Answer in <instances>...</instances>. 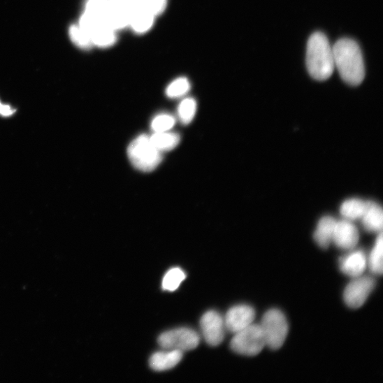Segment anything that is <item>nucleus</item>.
<instances>
[{
    "label": "nucleus",
    "mask_w": 383,
    "mask_h": 383,
    "mask_svg": "<svg viewBox=\"0 0 383 383\" xmlns=\"http://www.w3.org/2000/svg\"><path fill=\"white\" fill-rule=\"evenodd\" d=\"M335 68L347 84L357 86L365 78L363 58L358 43L352 39L342 38L333 46Z\"/></svg>",
    "instance_id": "f257e3e1"
},
{
    "label": "nucleus",
    "mask_w": 383,
    "mask_h": 383,
    "mask_svg": "<svg viewBox=\"0 0 383 383\" xmlns=\"http://www.w3.org/2000/svg\"><path fill=\"white\" fill-rule=\"evenodd\" d=\"M306 63L309 73L317 80H326L332 75L335 68L333 47L323 33L316 32L310 36Z\"/></svg>",
    "instance_id": "f03ea898"
},
{
    "label": "nucleus",
    "mask_w": 383,
    "mask_h": 383,
    "mask_svg": "<svg viewBox=\"0 0 383 383\" xmlns=\"http://www.w3.org/2000/svg\"><path fill=\"white\" fill-rule=\"evenodd\" d=\"M128 157L138 170L150 173L154 171L162 161V154L147 135H140L133 140L128 148Z\"/></svg>",
    "instance_id": "7ed1b4c3"
},
{
    "label": "nucleus",
    "mask_w": 383,
    "mask_h": 383,
    "mask_svg": "<svg viewBox=\"0 0 383 383\" xmlns=\"http://www.w3.org/2000/svg\"><path fill=\"white\" fill-rule=\"evenodd\" d=\"M260 326L266 346L272 350L280 349L289 330V323L284 315L279 310H270L263 317Z\"/></svg>",
    "instance_id": "20e7f679"
},
{
    "label": "nucleus",
    "mask_w": 383,
    "mask_h": 383,
    "mask_svg": "<svg viewBox=\"0 0 383 383\" xmlns=\"http://www.w3.org/2000/svg\"><path fill=\"white\" fill-rule=\"evenodd\" d=\"M266 346L260 324H251L235 333L231 342V349L238 354L254 356L259 355Z\"/></svg>",
    "instance_id": "39448f33"
},
{
    "label": "nucleus",
    "mask_w": 383,
    "mask_h": 383,
    "mask_svg": "<svg viewBox=\"0 0 383 383\" xmlns=\"http://www.w3.org/2000/svg\"><path fill=\"white\" fill-rule=\"evenodd\" d=\"M199 334L189 328H179L164 332L159 338L160 347L166 350L182 352L195 349L200 344Z\"/></svg>",
    "instance_id": "423d86ee"
},
{
    "label": "nucleus",
    "mask_w": 383,
    "mask_h": 383,
    "mask_svg": "<svg viewBox=\"0 0 383 383\" xmlns=\"http://www.w3.org/2000/svg\"><path fill=\"white\" fill-rule=\"evenodd\" d=\"M375 286V280L370 277H355L346 287L344 300L346 305L352 309L363 305Z\"/></svg>",
    "instance_id": "0eeeda50"
},
{
    "label": "nucleus",
    "mask_w": 383,
    "mask_h": 383,
    "mask_svg": "<svg viewBox=\"0 0 383 383\" xmlns=\"http://www.w3.org/2000/svg\"><path fill=\"white\" fill-rule=\"evenodd\" d=\"M201 326L206 342L211 347H217L224 339V318L216 311H208L201 318Z\"/></svg>",
    "instance_id": "6e6552de"
},
{
    "label": "nucleus",
    "mask_w": 383,
    "mask_h": 383,
    "mask_svg": "<svg viewBox=\"0 0 383 383\" xmlns=\"http://www.w3.org/2000/svg\"><path fill=\"white\" fill-rule=\"evenodd\" d=\"M131 8L122 0H108L101 15L105 23L115 31L129 26Z\"/></svg>",
    "instance_id": "1a4fd4ad"
},
{
    "label": "nucleus",
    "mask_w": 383,
    "mask_h": 383,
    "mask_svg": "<svg viewBox=\"0 0 383 383\" xmlns=\"http://www.w3.org/2000/svg\"><path fill=\"white\" fill-rule=\"evenodd\" d=\"M255 317L256 312L252 307L246 305L234 306L229 310L224 319L225 328L236 333L252 324Z\"/></svg>",
    "instance_id": "9d476101"
},
{
    "label": "nucleus",
    "mask_w": 383,
    "mask_h": 383,
    "mask_svg": "<svg viewBox=\"0 0 383 383\" xmlns=\"http://www.w3.org/2000/svg\"><path fill=\"white\" fill-rule=\"evenodd\" d=\"M359 241V232L353 222L342 219L335 225L333 240L338 247L350 250L356 247Z\"/></svg>",
    "instance_id": "9b49d317"
},
{
    "label": "nucleus",
    "mask_w": 383,
    "mask_h": 383,
    "mask_svg": "<svg viewBox=\"0 0 383 383\" xmlns=\"http://www.w3.org/2000/svg\"><path fill=\"white\" fill-rule=\"evenodd\" d=\"M368 261L365 253L361 250L352 252L340 259L341 271L350 277H357L365 271Z\"/></svg>",
    "instance_id": "f8f14e48"
},
{
    "label": "nucleus",
    "mask_w": 383,
    "mask_h": 383,
    "mask_svg": "<svg viewBox=\"0 0 383 383\" xmlns=\"http://www.w3.org/2000/svg\"><path fill=\"white\" fill-rule=\"evenodd\" d=\"M154 17L145 4H140L131 9L129 26L138 34L145 33L152 27Z\"/></svg>",
    "instance_id": "ddd939ff"
},
{
    "label": "nucleus",
    "mask_w": 383,
    "mask_h": 383,
    "mask_svg": "<svg viewBox=\"0 0 383 383\" xmlns=\"http://www.w3.org/2000/svg\"><path fill=\"white\" fill-rule=\"evenodd\" d=\"M183 352L167 350L154 354L150 359V366L156 371H165L175 367L182 360Z\"/></svg>",
    "instance_id": "4468645a"
},
{
    "label": "nucleus",
    "mask_w": 383,
    "mask_h": 383,
    "mask_svg": "<svg viewBox=\"0 0 383 383\" xmlns=\"http://www.w3.org/2000/svg\"><path fill=\"white\" fill-rule=\"evenodd\" d=\"M337 221L332 217L326 216L318 222L314 233V238L319 247L326 250L330 246Z\"/></svg>",
    "instance_id": "2eb2a0df"
},
{
    "label": "nucleus",
    "mask_w": 383,
    "mask_h": 383,
    "mask_svg": "<svg viewBox=\"0 0 383 383\" xmlns=\"http://www.w3.org/2000/svg\"><path fill=\"white\" fill-rule=\"evenodd\" d=\"M361 220L366 231L372 233L381 232L383 224L382 208L375 203L368 201L366 211Z\"/></svg>",
    "instance_id": "dca6fc26"
},
{
    "label": "nucleus",
    "mask_w": 383,
    "mask_h": 383,
    "mask_svg": "<svg viewBox=\"0 0 383 383\" xmlns=\"http://www.w3.org/2000/svg\"><path fill=\"white\" fill-rule=\"evenodd\" d=\"M92 43L99 47H109L116 41L115 31L102 22L93 28L88 34Z\"/></svg>",
    "instance_id": "f3484780"
},
{
    "label": "nucleus",
    "mask_w": 383,
    "mask_h": 383,
    "mask_svg": "<svg viewBox=\"0 0 383 383\" xmlns=\"http://www.w3.org/2000/svg\"><path fill=\"white\" fill-rule=\"evenodd\" d=\"M367 207V202L358 198L345 201L340 208V213L345 219L352 222L361 219Z\"/></svg>",
    "instance_id": "a211bd4d"
},
{
    "label": "nucleus",
    "mask_w": 383,
    "mask_h": 383,
    "mask_svg": "<svg viewBox=\"0 0 383 383\" xmlns=\"http://www.w3.org/2000/svg\"><path fill=\"white\" fill-rule=\"evenodd\" d=\"M150 140L153 145L161 152L174 150L180 143V135L175 133L156 132Z\"/></svg>",
    "instance_id": "6ab92c4d"
},
{
    "label": "nucleus",
    "mask_w": 383,
    "mask_h": 383,
    "mask_svg": "<svg viewBox=\"0 0 383 383\" xmlns=\"http://www.w3.org/2000/svg\"><path fill=\"white\" fill-rule=\"evenodd\" d=\"M383 239L382 231L379 233L374 247L370 252L368 265L370 271L375 275H382L383 271L382 263Z\"/></svg>",
    "instance_id": "aec40b11"
},
{
    "label": "nucleus",
    "mask_w": 383,
    "mask_h": 383,
    "mask_svg": "<svg viewBox=\"0 0 383 383\" xmlns=\"http://www.w3.org/2000/svg\"><path fill=\"white\" fill-rule=\"evenodd\" d=\"M185 278L186 274L182 269L179 268H172L167 272L163 279V289L170 292L175 291Z\"/></svg>",
    "instance_id": "412c9836"
},
{
    "label": "nucleus",
    "mask_w": 383,
    "mask_h": 383,
    "mask_svg": "<svg viewBox=\"0 0 383 383\" xmlns=\"http://www.w3.org/2000/svg\"><path fill=\"white\" fill-rule=\"evenodd\" d=\"M196 102L192 99H187L180 103L178 114L182 124L187 125L193 121L196 115Z\"/></svg>",
    "instance_id": "4be33fe9"
},
{
    "label": "nucleus",
    "mask_w": 383,
    "mask_h": 383,
    "mask_svg": "<svg viewBox=\"0 0 383 383\" xmlns=\"http://www.w3.org/2000/svg\"><path fill=\"white\" fill-rule=\"evenodd\" d=\"M189 88V82L186 78H178L168 87L166 94L171 99H177L186 94Z\"/></svg>",
    "instance_id": "5701e85b"
},
{
    "label": "nucleus",
    "mask_w": 383,
    "mask_h": 383,
    "mask_svg": "<svg viewBox=\"0 0 383 383\" xmlns=\"http://www.w3.org/2000/svg\"><path fill=\"white\" fill-rule=\"evenodd\" d=\"M70 33L73 41L82 49H89L92 45L89 36L79 26H72Z\"/></svg>",
    "instance_id": "b1692460"
},
{
    "label": "nucleus",
    "mask_w": 383,
    "mask_h": 383,
    "mask_svg": "<svg viewBox=\"0 0 383 383\" xmlns=\"http://www.w3.org/2000/svg\"><path fill=\"white\" fill-rule=\"evenodd\" d=\"M175 123V120L172 116L161 115L153 120L152 127L155 132H165L171 129Z\"/></svg>",
    "instance_id": "393cba45"
},
{
    "label": "nucleus",
    "mask_w": 383,
    "mask_h": 383,
    "mask_svg": "<svg viewBox=\"0 0 383 383\" xmlns=\"http://www.w3.org/2000/svg\"><path fill=\"white\" fill-rule=\"evenodd\" d=\"M166 0H145V2H143V4L154 16L163 13L166 9Z\"/></svg>",
    "instance_id": "a878e982"
},
{
    "label": "nucleus",
    "mask_w": 383,
    "mask_h": 383,
    "mask_svg": "<svg viewBox=\"0 0 383 383\" xmlns=\"http://www.w3.org/2000/svg\"><path fill=\"white\" fill-rule=\"evenodd\" d=\"M108 0H88L85 12L96 15H101Z\"/></svg>",
    "instance_id": "bb28decb"
},
{
    "label": "nucleus",
    "mask_w": 383,
    "mask_h": 383,
    "mask_svg": "<svg viewBox=\"0 0 383 383\" xmlns=\"http://www.w3.org/2000/svg\"><path fill=\"white\" fill-rule=\"evenodd\" d=\"M16 110L12 109L9 106L3 105L0 103V115L10 117L15 113Z\"/></svg>",
    "instance_id": "cd10ccee"
},
{
    "label": "nucleus",
    "mask_w": 383,
    "mask_h": 383,
    "mask_svg": "<svg viewBox=\"0 0 383 383\" xmlns=\"http://www.w3.org/2000/svg\"><path fill=\"white\" fill-rule=\"evenodd\" d=\"M127 6H128L131 9L143 4L145 2V0H122Z\"/></svg>",
    "instance_id": "c85d7f7f"
}]
</instances>
